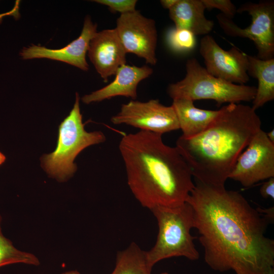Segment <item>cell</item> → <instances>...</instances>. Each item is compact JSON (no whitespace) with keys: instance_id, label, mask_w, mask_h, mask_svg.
<instances>
[{"instance_id":"6da1fadb","label":"cell","mask_w":274,"mask_h":274,"mask_svg":"<svg viewBox=\"0 0 274 274\" xmlns=\"http://www.w3.org/2000/svg\"><path fill=\"white\" fill-rule=\"evenodd\" d=\"M186 202L204 248V261L219 272L266 274L274 269V241L269 221L239 192L195 181Z\"/></svg>"},{"instance_id":"7a4b0ae2","label":"cell","mask_w":274,"mask_h":274,"mask_svg":"<svg viewBox=\"0 0 274 274\" xmlns=\"http://www.w3.org/2000/svg\"><path fill=\"white\" fill-rule=\"evenodd\" d=\"M119 149L128 185L143 207L151 210L186 202L195 185L191 168L176 147L164 144L161 134L143 130L125 134Z\"/></svg>"},{"instance_id":"3957f363","label":"cell","mask_w":274,"mask_h":274,"mask_svg":"<svg viewBox=\"0 0 274 274\" xmlns=\"http://www.w3.org/2000/svg\"><path fill=\"white\" fill-rule=\"evenodd\" d=\"M261 127L260 117L252 107L228 104L219 109L202 132L191 139L180 136L176 147L195 181L224 186L237 158Z\"/></svg>"},{"instance_id":"277c9868","label":"cell","mask_w":274,"mask_h":274,"mask_svg":"<svg viewBox=\"0 0 274 274\" xmlns=\"http://www.w3.org/2000/svg\"><path fill=\"white\" fill-rule=\"evenodd\" d=\"M151 211L157 221L158 232L154 246L147 251L150 265L173 257H184L196 260L199 254L191 234L194 228L191 206L186 201L176 207L158 206Z\"/></svg>"},{"instance_id":"5b68a950","label":"cell","mask_w":274,"mask_h":274,"mask_svg":"<svg viewBox=\"0 0 274 274\" xmlns=\"http://www.w3.org/2000/svg\"><path fill=\"white\" fill-rule=\"evenodd\" d=\"M106 140L100 131L85 130L77 92L73 109L59 126L56 147L53 152L41 157L42 166L50 176L60 182L65 181L77 170L74 161L77 155L87 147Z\"/></svg>"},{"instance_id":"8992f818","label":"cell","mask_w":274,"mask_h":274,"mask_svg":"<svg viewBox=\"0 0 274 274\" xmlns=\"http://www.w3.org/2000/svg\"><path fill=\"white\" fill-rule=\"evenodd\" d=\"M186 74L181 80L169 85L167 92L173 99L187 98L192 101L211 99L219 105L252 101L256 87L232 83L209 74L195 58L186 63Z\"/></svg>"},{"instance_id":"52a82bcc","label":"cell","mask_w":274,"mask_h":274,"mask_svg":"<svg viewBox=\"0 0 274 274\" xmlns=\"http://www.w3.org/2000/svg\"><path fill=\"white\" fill-rule=\"evenodd\" d=\"M247 12L251 17V24L242 28L222 13L216 16L218 22L227 36L247 38L257 49L256 57L268 60L274 56V2L262 1L247 2L242 5L237 13Z\"/></svg>"},{"instance_id":"ba28073f","label":"cell","mask_w":274,"mask_h":274,"mask_svg":"<svg viewBox=\"0 0 274 274\" xmlns=\"http://www.w3.org/2000/svg\"><path fill=\"white\" fill-rule=\"evenodd\" d=\"M111 122L161 135L180 129L172 106H165L154 99L146 102L132 100L122 104L119 112L111 117Z\"/></svg>"},{"instance_id":"9c48e42d","label":"cell","mask_w":274,"mask_h":274,"mask_svg":"<svg viewBox=\"0 0 274 274\" xmlns=\"http://www.w3.org/2000/svg\"><path fill=\"white\" fill-rule=\"evenodd\" d=\"M274 177V144L259 130L237 158L229 179L249 187Z\"/></svg>"},{"instance_id":"30bf717a","label":"cell","mask_w":274,"mask_h":274,"mask_svg":"<svg viewBox=\"0 0 274 274\" xmlns=\"http://www.w3.org/2000/svg\"><path fill=\"white\" fill-rule=\"evenodd\" d=\"M115 29L127 53H133L151 65L156 64L157 31L153 19L135 10L121 14Z\"/></svg>"},{"instance_id":"8fae6325","label":"cell","mask_w":274,"mask_h":274,"mask_svg":"<svg viewBox=\"0 0 274 274\" xmlns=\"http://www.w3.org/2000/svg\"><path fill=\"white\" fill-rule=\"evenodd\" d=\"M199 52L206 70L211 75L227 82L245 85L250 79L248 74V55L232 47L222 49L209 35L201 40Z\"/></svg>"},{"instance_id":"7c38bea8","label":"cell","mask_w":274,"mask_h":274,"mask_svg":"<svg viewBox=\"0 0 274 274\" xmlns=\"http://www.w3.org/2000/svg\"><path fill=\"white\" fill-rule=\"evenodd\" d=\"M97 24L90 17L84 19L83 28L79 37L67 46L58 49H52L33 45L24 48L20 55L23 59L47 58L57 60L87 71L89 65L86 59L89 43L97 32Z\"/></svg>"},{"instance_id":"4fadbf2b","label":"cell","mask_w":274,"mask_h":274,"mask_svg":"<svg viewBox=\"0 0 274 274\" xmlns=\"http://www.w3.org/2000/svg\"><path fill=\"white\" fill-rule=\"evenodd\" d=\"M87 52L96 72L105 82L126 64L127 53L115 28L97 31L89 43Z\"/></svg>"},{"instance_id":"5bb4252c","label":"cell","mask_w":274,"mask_h":274,"mask_svg":"<svg viewBox=\"0 0 274 274\" xmlns=\"http://www.w3.org/2000/svg\"><path fill=\"white\" fill-rule=\"evenodd\" d=\"M153 72V69L148 65L137 66L124 64L119 68L112 82L89 94L84 95L81 98L82 101L89 104L118 96L135 100L139 84L148 78Z\"/></svg>"},{"instance_id":"9a60e30c","label":"cell","mask_w":274,"mask_h":274,"mask_svg":"<svg viewBox=\"0 0 274 274\" xmlns=\"http://www.w3.org/2000/svg\"><path fill=\"white\" fill-rule=\"evenodd\" d=\"M205 10L201 0H177L168 10L176 28L188 30L195 36H206L212 31L214 23L206 17Z\"/></svg>"},{"instance_id":"2e32d148","label":"cell","mask_w":274,"mask_h":274,"mask_svg":"<svg viewBox=\"0 0 274 274\" xmlns=\"http://www.w3.org/2000/svg\"><path fill=\"white\" fill-rule=\"evenodd\" d=\"M193 101L184 98L173 99L171 105L176 113L181 136L184 139L195 137L206 130L219 114L218 110L201 109L196 107Z\"/></svg>"},{"instance_id":"e0dca14e","label":"cell","mask_w":274,"mask_h":274,"mask_svg":"<svg viewBox=\"0 0 274 274\" xmlns=\"http://www.w3.org/2000/svg\"><path fill=\"white\" fill-rule=\"evenodd\" d=\"M248 57V75L258 81L252 106L256 111L274 99V58L262 60L249 55Z\"/></svg>"},{"instance_id":"ac0fdd59","label":"cell","mask_w":274,"mask_h":274,"mask_svg":"<svg viewBox=\"0 0 274 274\" xmlns=\"http://www.w3.org/2000/svg\"><path fill=\"white\" fill-rule=\"evenodd\" d=\"M147 251L132 242L116 256V265L111 274H151Z\"/></svg>"},{"instance_id":"d6986e66","label":"cell","mask_w":274,"mask_h":274,"mask_svg":"<svg viewBox=\"0 0 274 274\" xmlns=\"http://www.w3.org/2000/svg\"><path fill=\"white\" fill-rule=\"evenodd\" d=\"M0 215V267L14 263H24L32 265H38L40 261L33 254L21 251L15 248L12 242L3 234Z\"/></svg>"},{"instance_id":"ffe728a7","label":"cell","mask_w":274,"mask_h":274,"mask_svg":"<svg viewBox=\"0 0 274 274\" xmlns=\"http://www.w3.org/2000/svg\"><path fill=\"white\" fill-rule=\"evenodd\" d=\"M166 40L170 48L178 52L190 51L196 45L195 36L192 32L176 27L168 31Z\"/></svg>"},{"instance_id":"44dd1931","label":"cell","mask_w":274,"mask_h":274,"mask_svg":"<svg viewBox=\"0 0 274 274\" xmlns=\"http://www.w3.org/2000/svg\"><path fill=\"white\" fill-rule=\"evenodd\" d=\"M97 3L107 6L113 12H119L121 14L135 11L136 0H95Z\"/></svg>"},{"instance_id":"7402d4cb","label":"cell","mask_w":274,"mask_h":274,"mask_svg":"<svg viewBox=\"0 0 274 274\" xmlns=\"http://www.w3.org/2000/svg\"><path fill=\"white\" fill-rule=\"evenodd\" d=\"M206 9H217L228 18L232 19L237 13L235 6L230 0H201Z\"/></svg>"},{"instance_id":"603a6c76","label":"cell","mask_w":274,"mask_h":274,"mask_svg":"<svg viewBox=\"0 0 274 274\" xmlns=\"http://www.w3.org/2000/svg\"><path fill=\"white\" fill-rule=\"evenodd\" d=\"M263 183L260 188V193L264 198L274 199V177L270 178Z\"/></svg>"},{"instance_id":"cb8c5ba5","label":"cell","mask_w":274,"mask_h":274,"mask_svg":"<svg viewBox=\"0 0 274 274\" xmlns=\"http://www.w3.org/2000/svg\"><path fill=\"white\" fill-rule=\"evenodd\" d=\"M257 211L269 222H273L274 220V207H272L268 209H263L260 207L256 208Z\"/></svg>"},{"instance_id":"d4e9b609","label":"cell","mask_w":274,"mask_h":274,"mask_svg":"<svg viewBox=\"0 0 274 274\" xmlns=\"http://www.w3.org/2000/svg\"><path fill=\"white\" fill-rule=\"evenodd\" d=\"M177 1V0H161L160 2L164 8L169 10L176 4Z\"/></svg>"},{"instance_id":"484cf974","label":"cell","mask_w":274,"mask_h":274,"mask_svg":"<svg viewBox=\"0 0 274 274\" xmlns=\"http://www.w3.org/2000/svg\"><path fill=\"white\" fill-rule=\"evenodd\" d=\"M266 134L268 140L274 144V129H272L270 131L266 132Z\"/></svg>"},{"instance_id":"4316f807","label":"cell","mask_w":274,"mask_h":274,"mask_svg":"<svg viewBox=\"0 0 274 274\" xmlns=\"http://www.w3.org/2000/svg\"><path fill=\"white\" fill-rule=\"evenodd\" d=\"M6 159L5 155L0 151V165L5 161Z\"/></svg>"},{"instance_id":"83f0119b","label":"cell","mask_w":274,"mask_h":274,"mask_svg":"<svg viewBox=\"0 0 274 274\" xmlns=\"http://www.w3.org/2000/svg\"><path fill=\"white\" fill-rule=\"evenodd\" d=\"M61 274H81L79 271L77 270H70L64 272Z\"/></svg>"},{"instance_id":"f1b7e54d","label":"cell","mask_w":274,"mask_h":274,"mask_svg":"<svg viewBox=\"0 0 274 274\" xmlns=\"http://www.w3.org/2000/svg\"><path fill=\"white\" fill-rule=\"evenodd\" d=\"M266 274H274V269L271 270Z\"/></svg>"},{"instance_id":"f546056e","label":"cell","mask_w":274,"mask_h":274,"mask_svg":"<svg viewBox=\"0 0 274 274\" xmlns=\"http://www.w3.org/2000/svg\"><path fill=\"white\" fill-rule=\"evenodd\" d=\"M161 274H168V273H167V272H163V273H161Z\"/></svg>"}]
</instances>
